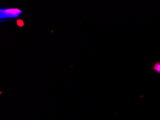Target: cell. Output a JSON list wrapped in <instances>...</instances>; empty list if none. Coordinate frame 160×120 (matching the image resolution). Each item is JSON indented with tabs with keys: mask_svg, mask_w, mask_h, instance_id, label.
<instances>
[{
	"mask_svg": "<svg viewBox=\"0 0 160 120\" xmlns=\"http://www.w3.org/2000/svg\"><path fill=\"white\" fill-rule=\"evenodd\" d=\"M153 69L157 72L158 74H160V62H157L156 64H154Z\"/></svg>",
	"mask_w": 160,
	"mask_h": 120,
	"instance_id": "obj_2",
	"label": "cell"
},
{
	"mask_svg": "<svg viewBox=\"0 0 160 120\" xmlns=\"http://www.w3.org/2000/svg\"><path fill=\"white\" fill-rule=\"evenodd\" d=\"M22 11L18 8H6L0 9L1 20L10 19L18 18Z\"/></svg>",
	"mask_w": 160,
	"mask_h": 120,
	"instance_id": "obj_1",
	"label": "cell"
}]
</instances>
